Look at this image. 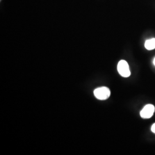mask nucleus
I'll list each match as a JSON object with an SVG mask.
<instances>
[{"instance_id": "nucleus-6", "label": "nucleus", "mask_w": 155, "mask_h": 155, "mask_svg": "<svg viewBox=\"0 0 155 155\" xmlns=\"http://www.w3.org/2000/svg\"><path fill=\"white\" fill-rule=\"evenodd\" d=\"M153 64H154V65L155 66V59H153Z\"/></svg>"}, {"instance_id": "nucleus-4", "label": "nucleus", "mask_w": 155, "mask_h": 155, "mask_svg": "<svg viewBox=\"0 0 155 155\" xmlns=\"http://www.w3.org/2000/svg\"><path fill=\"white\" fill-rule=\"evenodd\" d=\"M145 47L148 50L155 49V38L147 40L145 43Z\"/></svg>"}, {"instance_id": "nucleus-3", "label": "nucleus", "mask_w": 155, "mask_h": 155, "mask_svg": "<svg viewBox=\"0 0 155 155\" xmlns=\"http://www.w3.org/2000/svg\"><path fill=\"white\" fill-rule=\"evenodd\" d=\"M155 107L151 104L145 106L142 110L140 111V116L144 119H148L151 118L155 113Z\"/></svg>"}, {"instance_id": "nucleus-2", "label": "nucleus", "mask_w": 155, "mask_h": 155, "mask_svg": "<svg viewBox=\"0 0 155 155\" xmlns=\"http://www.w3.org/2000/svg\"><path fill=\"white\" fill-rule=\"evenodd\" d=\"M117 70L119 74L123 77H129L130 75L129 67L125 61L121 60L119 61L117 66Z\"/></svg>"}, {"instance_id": "nucleus-5", "label": "nucleus", "mask_w": 155, "mask_h": 155, "mask_svg": "<svg viewBox=\"0 0 155 155\" xmlns=\"http://www.w3.org/2000/svg\"><path fill=\"white\" fill-rule=\"evenodd\" d=\"M151 130L153 133H154L155 134V124H153V125L151 127Z\"/></svg>"}, {"instance_id": "nucleus-1", "label": "nucleus", "mask_w": 155, "mask_h": 155, "mask_svg": "<svg viewBox=\"0 0 155 155\" xmlns=\"http://www.w3.org/2000/svg\"><path fill=\"white\" fill-rule=\"evenodd\" d=\"M95 97L100 100H107L110 95V91L106 87H101L97 88L94 91Z\"/></svg>"}]
</instances>
